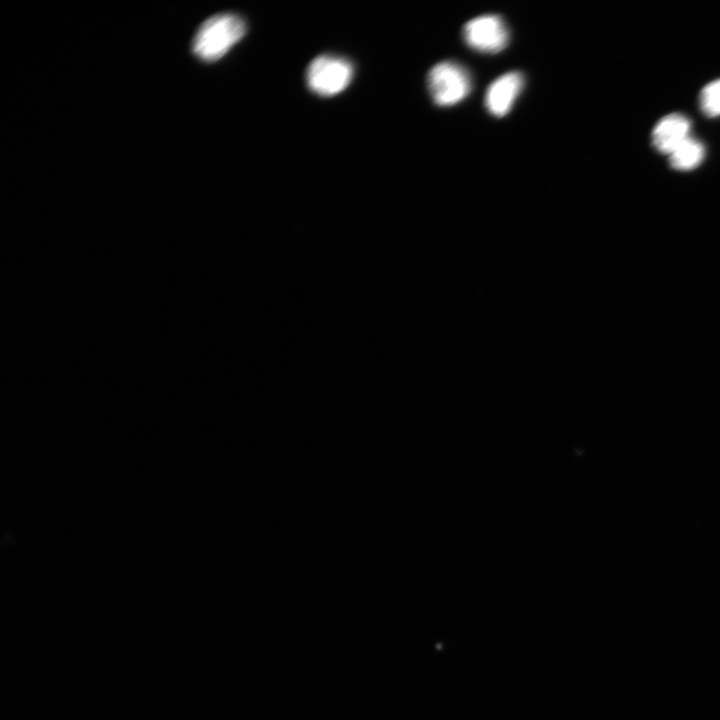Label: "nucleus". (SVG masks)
Instances as JSON below:
<instances>
[{
    "label": "nucleus",
    "mask_w": 720,
    "mask_h": 720,
    "mask_svg": "<svg viewBox=\"0 0 720 720\" xmlns=\"http://www.w3.org/2000/svg\"><path fill=\"white\" fill-rule=\"evenodd\" d=\"M243 18L233 13H220L207 18L192 41L193 54L204 62L221 59L246 34Z\"/></svg>",
    "instance_id": "nucleus-1"
},
{
    "label": "nucleus",
    "mask_w": 720,
    "mask_h": 720,
    "mask_svg": "<svg viewBox=\"0 0 720 720\" xmlns=\"http://www.w3.org/2000/svg\"><path fill=\"white\" fill-rule=\"evenodd\" d=\"M353 65L346 58L336 55H320L314 58L306 70V83L315 94L324 97L344 91L353 78Z\"/></svg>",
    "instance_id": "nucleus-2"
},
{
    "label": "nucleus",
    "mask_w": 720,
    "mask_h": 720,
    "mask_svg": "<svg viewBox=\"0 0 720 720\" xmlns=\"http://www.w3.org/2000/svg\"><path fill=\"white\" fill-rule=\"evenodd\" d=\"M427 85L438 106L457 104L469 94L472 87L469 72L454 61H442L434 65L428 73Z\"/></svg>",
    "instance_id": "nucleus-3"
},
{
    "label": "nucleus",
    "mask_w": 720,
    "mask_h": 720,
    "mask_svg": "<svg viewBox=\"0 0 720 720\" xmlns=\"http://www.w3.org/2000/svg\"><path fill=\"white\" fill-rule=\"evenodd\" d=\"M466 44L481 53H497L509 41V30L498 15H482L471 19L463 28Z\"/></svg>",
    "instance_id": "nucleus-4"
},
{
    "label": "nucleus",
    "mask_w": 720,
    "mask_h": 720,
    "mask_svg": "<svg viewBox=\"0 0 720 720\" xmlns=\"http://www.w3.org/2000/svg\"><path fill=\"white\" fill-rule=\"evenodd\" d=\"M524 81L519 71L505 73L494 80L485 95V106L489 113L495 117L506 115L523 89Z\"/></svg>",
    "instance_id": "nucleus-5"
},
{
    "label": "nucleus",
    "mask_w": 720,
    "mask_h": 720,
    "mask_svg": "<svg viewBox=\"0 0 720 720\" xmlns=\"http://www.w3.org/2000/svg\"><path fill=\"white\" fill-rule=\"evenodd\" d=\"M690 120L683 114L671 113L661 118L654 126L651 141L654 148L670 155L690 135Z\"/></svg>",
    "instance_id": "nucleus-6"
},
{
    "label": "nucleus",
    "mask_w": 720,
    "mask_h": 720,
    "mask_svg": "<svg viewBox=\"0 0 720 720\" xmlns=\"http://www.w3.org/2000/svg\"><path fill=\"white\" fill-rule=\"evenodd\" d=\"M704 154L703 144L689 136L669 155V163L673 169L688 171L702 162Z\"/></svg>",
    "instance_id": "nucleus-7"
},
{
    "label": "nucleus",
    "mask_w": 720,
    "mask_h": 720,
    "mask_svg": "<svg viewBox=\"0 0 720 720\" xmlns=\"http://www.w3.org/2000/svg\"><path fill=\"white\" fill-rule=\"evenodd\" d=\"M701 111L710 118L720 116V79L703 87L699 95Z\"/></svg>",
    "instance_id": "nucleus-8"
}]
</instances>
